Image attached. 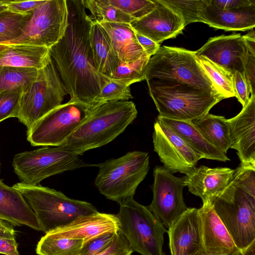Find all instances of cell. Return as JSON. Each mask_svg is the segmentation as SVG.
Masks as SVG:
<instances>
[{
	"label": "cell",
	"instance_id": "obj_1",
	"mask_svg": "<svg viewBox=\"0 0 255 255\" xmlns=\"http://www.w3.org/2000/svg\"><path fill=\"white\" fill-rule=\"evenodd\" d=\"M68 25L64 34L50 48V54L70 100L92 108L107 76L95 67L91 45L94 20L81 0H66Z\"/></svg>",
	"mask_w": 255,
	"mask_h": 255
},
{
	"label": "cell",
	"instance_id": "obj_2",
	"mask_svg": "<svg viewBox=\"0 0 255 255\" xmlns=\"http://www.w3.org/2000/svg\"><path fill=\"white\" fill-rule=\"evenodd\" d=\"M130 101L109 102L91 108L87 118L61 145L79 155L105 145L124 131L136 118Z\"/></svg>",
	"mask_w": 255,
	"mask_h": 255
},
{
	"label": "cell",
	"instance_id": "obj_3",
	"mask_svg": "<svg viewBox=\"0 0 255 255\" xmlns=\"http://www.w3.org/2000/svg\"><path fill=\"white\" fill-rule=\"evenodd\" d=\"M158 116L191 122L208 114L224 97L196 88L158 79L146 81Z\"/></svg>",
	"mask_w": 255,
	"mask_h": 255
},
{
	"label": "cell",
	"instance_id": "obj_4",
	"mask_svg": "<svg viewBox=\"0 0 255 255\" xmlns=\"http://www.w3.org/2000/svg\"><path fill=\"white\" fill-rule=\"evenodd\" d=\"M18 190L34 212L41 231L47 234L71 223L77 218L98 212L92 204L71 199L63 193L40 185L22 182Z\"/></svg>",
	"mask_w": 255,
	"mask_h": 255
},
{
	"label": "cell",
	"instance_id": "obj_5",
	"mask_svg": "<svg viewBox=\"0 0 255 255\" xmlns=\"http://www.w3.org/2000/svg\"><path fill=\"white\" fill-rule=\"evenodd\" d=\"M152 79L186 85L223 96L199 64L195 52L183 48L160 47L147 66L145 80Z\"/></svg>",
	"mask_w": 255,
	"mask_h": 255
},
{
	"label": "cell",
	"instance_id": "obj_6",
	"mask_svg": "<svg viewBox=\"0 0 255 255\" xmlns=\"http://www.w3.org/2000/svg\"><path fill=\"white\" fill-rule=\"evenodd\" d=\"M99 168L95 185L107 199L119 203L133 198L149 169L148 153L133 151L96 165Z\"/></svg>",
	"mask_w": 255,
	"mask_h": 255
},
{
	"label": "cell",
	"instance_id": "obj_7",
	"mask_svg": "<svg viewBox=\"0 0 255 255\" xmlns=\"http://www.w3.org/2000/svg\"><path fill=\"white\" fill-rule=\"evenodd\" d=\"M117 216L119 231L128 241L132 252L141 255H165L164 236L167 230L151 212L131 198L119 203Z\"/></svg>",
	"mask_w": 255,
	"mask_h": 255
},
{
	"label": "cell",
	"instance_id": "obj_8",
	"mask_svg": "<svg viewBox=\"0 0 255 255\" xmlns=\"http://www.w3.org/2000/svg\"><path fill=\"white\" fill-rule=\"evenodd\" d=\"M210 202L238 249L242 251L255 241V197L231 180Z\"/></svg>",
	"mask_w": 255,
	"mask_h": 255
},
{
	"label": "cell",
	"instance_id": "obj_9",
	"mask_svg": "<svg viewBox=\"0 0 255 255\" xmlns=\"http://www.w3.org/2000/svg\"><path fill=\"white\" fill-rule=\"evenodd\" d=\"M68 94L52 60L38 70L36 80L21 93L17 116L27 128L62 104Z\"/></svg>",
	"mask_w": 255,
	"mask_h": 255
},
{
	"label": "cell",
	"instance_id": "obj_10",
	"mask_svg": "<svg viewBox=\"0 0 255 255\" xmlns=\"http://www.w3.org/2000/svg\"><path fill=\"white\" fill-rule=\"evenodd\" d=\"M79 156L61 146H45L15 154L12 166L22 183L36 185L51 176L91 165Z\"/></svg>",
	"mask_w": 255,
	"mask_h": 255
},
{
	"label": "cell",
	"instance_id": "obj_11",
	"mask_svg": "<svg viewBox=\"0 0 255 255\" xmlns=\"http://www.w3.org/2000/svg\"><path fill=\"white\" fill-rule=\"evenodd\" d=\"M66 0H46L32 11L21 35L1 44H26L50 48L62 38L68 25Z\"/></svg>",
	"mask_w": 255,
	"mask_h": 255
},
{
	"label": "cell",
	"instance_id": "obj_12",
	"mask_svg": "<svg viewBox=\"0 0 255 255\" xmlns=\"http://www.w3.org/2000/svg\"><path fill=\"white\" fill-rule=\"evenodd\" d=\"M91 109L70 100L28 129L27 139L33 146H61L87 118Z\"/></svg>",
	"mask_w": 255,
	"mask_h": 255
},
{
	"label": "cell",
	"instance_id": "obj_13",
	"mask_svg": "<svg viewBox=\"0 0 255 255\" xmlns=\"http://www.w3.org/2000/svg\"><path fill=\"white\" fill-rule=\"evenodd\" d=\"M153 177V199L148 207L169 229L188 209L183 196L184 179L175 176L163 166L154 168Z\"/></svg>",
	"mask_w": 255,
	"mask_h": 255
},
{
	"label": "cell",
	"instance_id": "obj_14",
	"mask_svg": "<svg viewBox=\"0 0 255 255\" xmlns=\"http://www.w3.org/2000/svg\"><path fill=\"white\" fill-rule=\"evenodd\" d=\"M152 138L154 151L163 166L172 174H186L201 159L173 130L157 120Z\"/></svg>",
	"mask_w": 255,
	"mask_h": 255
},
{
	"label": "cell",
	"instance_id": "obj_15",
	"mask_svg": "<svg viewBox=\"0 0 255 255\" xmlns=\"http://www.w3.org/2000/svg\"><path fill=\"white\" fill-rule=\"evenodd\" d=\"M196 56L203 57L228 73H244V62L248 53L240 34L210 38L199 50Z\"/></svg>",
	"mask_w": 255,
	"mask_h": 255
},
{
	"label": "cell",
	"instance_id": "obj_16",
	"mask_svg": "<svg viewBox=\"0 0 255 255\" xmlns=\"http://www.w3.org/2000/svg\"><path fill=\"white\" fill-rule=\"evenodd\" d=\"M171 255H203L204 252L198 209L187 210L167 230Z\"/></svg>",
	"mask_w": 255,
	"mask_h": 255
},
{
	"label": "cell",
	"instance_id": "obj_17",
	"mask_svg": "<svg viewBox=\"0 0 255 255\" xmlns=\"http://www.w3.org/2000/svg\"><path fill=\"white\" fill-rule=\"evenodd\" d=\"M230 148L237 150L241 164L255 166V96L235 117L227 119Z\"/></svg>",
	"mask_w": 255,
	"mask_h": 255
},
{
	"label": "cell",
	"instance_id": "obj_18",
	"mask_svg": "<svg viewBox=\"0 0 255 255\" xmlns=\"http://www.w3.org/2000/svg\"><path fill=\"white\" fill-rule=\"evenodd\" d=\"M155 8L143 17L130 23L132 29L157 44L180 33L185 25L182 18L157 0Z\"/></svg>",
	"mask_w": 255,
	"mask_h": 255
},
{
	"label": "cell",
	"instance_id": "obj_19",
	"mask_svg": "<svg viewBox=\"0 0 255 255\" xmlns=\"http://www.w3.org/2000/svg\"><path fill=\"white\" fill-rule=\"evenodd\" d=\"M119 231L117 216L100 213L80 217L63 227L45 235L49 237L80 240L83 245L100 236Z\"/></svg>",
	"mask_w": 255,
	"mask_h": 255
},
{
	"label": "cell",
	"instance_id": "obj_20",
	"mask_svg": "<svg viewBox=\"0 0 255 255\" xmlns=\"http://www.w3.org/2000/svg\"><path fill=\"white\" fill-rule=\"evenodd\" d=\"M234 169L228 167H194L184 176L185 186L203 204L220 195L230 182Z\"/></svg>",
	"mask_w": 255,
	"mask_h": 255
},
{
	"label": "cell",
	"instance_id": "obj_21",
	"mask_svg": "<svg viewBox=\"0 0 255 255\" xmlns=\"http://www.w3.org/2000/svg\"><path fill=\"white\" fill-rule=\"evenodd\" d=\"M198 210L205 253L225 255L239 250L213 209L210 201L203 203Z\"/></svg>",
	"mask_w": 255,
	"mask_h": 255
},
{
	"label": "cell",
	"instance_id": "obj_22",
	"mask_svg": "<svg viewBox=\"0 0 255 255\" xmlns=\"http://www.w3.org/2000/svg\"><path fill=\"white\" fill-rule=\"evenodd\" d=\"M0 219L41 231L35 215L19 191L0 180Z\"/></svg>",
	"mask_w": 255,
	"mask_h": 255
},
{
	"label": "cell",
	"instance_id": "obj_23",
	"mask_svg": "<svg viewBox=\"0 0 255 255\" xmlns=\"http://www.w3.org/2000/svg\"><path fill=\"white\" fill-rule=\"evenodd\" d=\"M201 21L225 30L245 31L255 26V4L249 7L222 10L208 4L201 13Z\"/></svg>",
	"mask_w": 255,
	"mask_h": 255
},
{
	"label": "cell",
	"instance_id": "obj_24",
	"mask_svg": "<svg viewBox=\"0 0 255 255\" xmlns=\"http://www.w3.org/2000/svg\"><path fill=\"white\" fill-rule=\"evenodd\" d=\"M157 120L167 126L178 134L201 158L226 162L227 154L206 140L191 122L158 116Z\"/></svg>",
	"mask_w": 255,
	"mask_h": 255
},
{
	"label": "cell",
	"instance_id": "obj_25",
	"mask_svg": "<svg viewBox=\"0 0 255 255\" xmlns=\"http://www.w3.org/2000/svg\"><path fill=\"white\" fill-rule=\"evenodd\" d=\"M98 23L108 33L120 60L130 64L146 54L139 44L130 23Z\"/></svg>",
	"mask_w": 255,
	"mask_h": 255
},
{
	"label": "cell",
	"instance_id": "obj_26",
	"mask_svg": "<svg viewBox=\"0 0 255 255\" xmlns=\"http://www.w3.org/2000/svg\"><path fill=\"white\" fill-rule=\"evenodd\" d=\"M51 60L49 47L26 44L9 45L8 48L0 54V67L40 70L44 68Z\"/></svg>",
	"mask_w": 255,
	"mask_h": 255
},
{
	"label": "cell",
	"instance_id": "obj_27",
	"mask_svg": "<svg viewBox=\"0 0 255 255\" xmlns=\"http://www.w3.org/2000/svg\"><path fill=\"white\" fill-rule=\"evenodd\" d=\"M91 45L94 65L98 72L113 78L120 60L104 28L94 20L91 30Z\"/></svg>",
	"mask_w": 255,
	"mask_h": 255
},
{
	"label": "cell",
	"instance_id": "obj_28",
	"mask_svg": "<svg viewBox=\"0 0 255 255\" xmlns=\"http://www.w3.org/2000/svg\"><path fill=\"white\" fill-rule=\"evenodd\" d=\"M191 122L206 140L227 154L231 141L228 124L224 117L208 113Z\"/></svg>",
	"mask_w": 255,
	"mask_h": 255
},
{
	"label": "cell",
	"instance_id": "obj_29",
	"mask_svg": "<svg viewBox=\"0 0 255 255\" xmlns=\"http://www.w3.org/2000/svg\"><path fill=\"white\" fill-rule=\"evenodd\" d=\"M38 70L31 68L1 66L0 68V92L22 93L36 79Z\"/></svg>",
	"mask_w": 255,
	"mask_h": 255
},
{
	"label": "cell",
	"instance_id": "obj_30",
	"mask_svg": "<svg viewBox=\"0 0 255 255\" xmlns=\"http://www.w3.org/2000/svg\"><path fill=\"white\" fill-rule=\"evenodd\" d=\"M86 9L98 22L130 23L135 19L112 5L106 0H81Z\"/></svg>",
	"mask_w": 255,
	"mask_h": 255
},
{
	"label": "cell",
	"instance_id": "obj_31",
	"mask_svg": "<svg viewBox=\"0 0 255 255\" xmlns=\"http://www.w3.org/2000/svg\"><path fill=\"white\" fill-rule=\"evenodd\" d=\"M83 242L80 240L49 237L46 235L38 242V255H80Z\"/></svg>",
	"mask_w": 255,
	"mask_h": 255
},
{
	"label": "cell",
	"instance_id": "obj_32",
	"mask_svg": "<svg viewBox=\"0 0 255 255\" xmlns=\"http://www.w3.org/2000/svg\"><path fill=\"white\" fill-rule=\"evenodd\" d=\"M199 64L225 99L235 97L233 76L208 59L196 56Z\"/></svg>",
	"mask_w": 255,
	"mask_h": 255
},
{
	"label": "cell",
	"instance_id": "obj_33",
	"mask_svg": "<svg viewBox=\"0 0 255 255\" xmlns=\"http://www.w3.org/2000/svg\"><path fill=\"white\" fill-rule=\"evenodd\" d=\"M32 11L18 14L7 10L0 12V44L18 37L30 19Z\"/></svg>",
	"mask_w": 255,
	"mask_h": 255
},
{
	"label": "cell",
	"instance_id": "obj_34",
	"mask_svg": "<svg viewBox=\"0 0 255 255\" xmlns=\"http://www.w3.org/2000/svg\"><path fill=\"white\" fill-rule=\"evenodd\" d=\"M177 13L185 26L191 23L202 22L201 13L208 4L209 0H159Z\"/></svg>",
	"mask_w": 255,
	"mask_h": 255
},
{
	"label": "cell",
	"instance_id": "obj_35",
	"mask_svg": "<svg viewBox=\"0 0 255 255\" xmlns=\"http://www.w3.org/2000/svg\"><path fill=\"white\" fill-rule=\"evenodd\" d=\"M150 58L145 54L130 64L120 60L113 78L119 80L129 86L145 80L147 66Z\"/></svg>",
	"mask_w": 255,
	"mask_h": 255
},
{
	"label": "cell",
	"instance_id": "obj_36",
	"mask_svg": "<svg viewBox=\"0 0 255 255\" xmlns=\"http://www.w3.org/2000/svg\"><path fill=\"white\" fill-rule=\"evenodd\" d=\"M132 98L130 86L119 80L107 76L105 84L100 93L95 99L93 107L109 102L128 101Z\"/></svg>",
	"mask_w": 255,
	"mask_h": 255
},
{
	"label": "cell",
	"instance_id": "obj_37",
	"mask_svg": "<svg viewBox=\"0 0 255 255\" xmlns=\"http://www.w3.org/2000/svg\"><path fill=\"white\" fill-rule=\"evenodd\" d=\"M124 12L139 19L152 11L157 4V0H106Z\"/></svg>",
	"mask_w": 255,
	"mask_h": 255
},
{
	"label": "cell",
	"instance_id": "obj_38",
	"mask_svg": "<svg viewBox=\"0 0 255 255\" xmlns=\"http://www.w3.org/2000/svg\"><path fill=\"white\" fill-rule=\"evenodd\" d=\"M231 180L246 192L255 197V166L240 164Z\"/></svg>",
	"mask_w": 255,
	"mask_h": 255
},
{
	"label": "cell",
	"instance_id": "obj_39",
	"mask_svg": "<svg viewBox=\"0 0 255 255\" xmlns=\"http://www.w3.org/2000/svg\"><path fill=\"white\" fill-rule=\"evenodd\" d=\"M21 93L0 92V122L9 118H17Z\"/></svg>",
	"mask_w": 255,
	"mask_h": 255
},
{
	"label": "cell",
	"instance_id": "obj_40",
	"mask_svg": "<svg viewBox=\"0 0 255 255\" xmlns=\"http://www.w3.org/2000/svg\"><path fill=\"white\" fill-rule=\"evenodd\" d=\"M116 233L104 234L84 244L80 255H96L103 252L111 244Z\"/></svg>",
	"mask_w": 255,
	"mask_h": 255
},
{
	"label": "cell",
	"instance_id": "obj_41",
	"mask_svg": "<svg viewBox=\"0 0 255 255\" xmlns=\"http://www.w3.org/2000/svg\"><path fill=\"white\" fill-rule=\"evenodd\" d=\"M132 252L128 241L119 231L111 244L96 255H131Z\"/></svg>",
	"mask_w": 255,
	"mask_h": 255
},
{
	"label": "cell",
	"instance_id": "obj_42",
	"mask_svg": "<svg viewBox=\"0 0 255 255\" xmlns=\"http://www.w3.org/2000/svg\"><path fill=\"white\" fill-rule=\"evenodd\" d=\"M232 76L235 97L244 107L248 103L251 94L244 73L236 71Z\"/></svg>",
	"mask_w": 255,
	"mask_h": 255
},
{
	"label": "cell",
	"instance_id": "obj_43",
	"mask_svg": "<svg viewBox=\"0 0 255 255\" xmlns=\"http://www.w3.org/2000/svg\"><path fill=\"white\" fill-rule=\"evenodd\" d=\"M211 6L222 10L236 9L255 4L254 0H209Z\"/></svg>",
	"mask_w": 255,
	"mask_h": 255
},
{
	"label": "cell",
	"instance_id": "obj_44",
	"mask_svg": "<svg viewBox=\"0 0 255 255\" xmlns=\"http://www.w3.org/2000/svg\"><path fill=\"white\" fill-rule=\"evenodd\" d=\"M244 73L252 96H255V56L248 53L244 62Z\"/></svg>",
	"mask_w": 255,
	"mask_h": 255
},
{
	"label": "cell",
	"instance_id": "obj_45",
	"mask_svg": "<svg viewBox=\"0 0 255 255\" xmlns=\"http://www.w3.org/2000/svg\"><path fill=\"white\" fill-rule=\"evenodd\" d=\"M43 0H14L7 5V10L18 14H26L32 11L37 7L43 4Z\"/></svg>",
	"mask_w": 255,
	"mask_h": 255
},
{
	"label": "cell",
	"instance_id": "obj_46",
	"mask_svg": "<svg viewBox=\"0 0 255 255\" xmlns=\"http://www.w3.org/2000/svg\"><path fill=\"white\" fill-rule=\"evenodd\" d=\"M134 33L139 44L144 52L150 57L155 54L160 47V44L156 43L150 39L135 31Z\"/></svg>",
	"mask_w": 255,
	"mask_h": 255
},
{
	"label": "cell",
	"instance_id": "obj_47",
	"mask_svg": "<svg viewBox=\"0 0 255 255\" xmlns=\"http://www.w3.org/2000/svg\"><path fill=\"white\" fill-rule=\"evenodd\" d=\"M18 244L15 239L0 238V254L4 255H19Z\"/></svg>",
	"mask_w": 255,
	"mask_h": 255
},
{
	"label": "cell",
	"instance_id": "obj_48",
	"mask_svg": "<svg viewBox=\"0 0 255 255\" xmlns=\"http://www.w3.org/2000/svg\"><path fill=\"white\" fill-rule=\"evenodd\" d=\"M247 50L249 53L255 56V31L249 32L242 36Z\"/></svg>",
	"mask_w": 255,
	"mask_h": 255
},
{
	"label": "cell",
	"instance_id": "obj_49",
	"mask_svg": "<svg viewBox=\"0 0 255 255\" xmlns=\"http://www.w3.org/2000/svg\"><path fill=\"white\" fill-rule=\"evenodd\" d=\"M0 238L15 239L14 229L4 224L1 220H0Z\"/></svg>",
	"mask_w": 255,
	"mask_h": 255
},
{
	"label": "cell",
	"instance_id": "obj_50",
	"mask_svg": "<svg viewBox=\"0 0 255 255\" xmlns=\"http://www.w3.org/2000/svg\"><path fill=\"white\" fill-rule=\"evenodd\" d=\"M243 255H255V241L242 250Z\"/></svg>",
	"mask_w": 255,
	"mask_h": 255
},
{
	"label": "cell",
	"instance_id": "obj_51",
	"mask_svg": "<svg viewBox=\"0 0 255 255\" xmlns=\"http://www.w3.org/2000/svg\"><path fill=\"white\" fill-rule=\"evenodd\" d=\"M203 255H212V254H208L204 253ZM243 255V252L242 250H239L235 252L229 253L225 255Z\"/></svg>",
	"mask_w": 255,
	"mask_h": 255
},
{
	"label": "cell",
	"instance_id": "obj_52",
	"mask_svg": "<svg viewBox=\"0 0 255 255\" xmlns=\"http://www.w3.org/2000/svg\"><path fill=\"white\" fill-rule=\"evenodd\" d=\"M11 1V0H0V7L7 6Z\"/></svg>",
	"mask_w": 255,
	"mask_h": 255
},
{
	"label": "cell",
	"instance_id": "obj_53",
	"mask_svg": "<svg viewBox=\"0 0 255 255\" xmlns=\"http://www.w3.org/2000/svg\"><path fill=\"white\" fill-rule=\"evenodd\" d=\"M9 47V45L0 44V54L7 49Z\"/></svg>",
	"mask_w": 255,
	"mask_h": 255
},
{
	"label": "cell",
	"instance_id": "obj_54",
	"mask_svg": "<svg viewBox=\"0 0 255 255\" xmlns=\"http://www.w3.org/2000/svg\"><path fill=\"white\" fill-rule=\"evenodd\" d=\"M7 10V6L0 7V12Z\"/></svg>",
	"mask_w": 255,
	"mask_h": 255
},
{
	"label": "cell",
	"instance_id": "obj_55",
	"mask_svg": "<svg viewBox=\"0 0 255 255\" xmlns=\"http://www.w3.org/2000/svg\"></svg>",
	"mask_w": 255,
	"mask_h": 255
},
{
	"label": "cell",
	"instance_id": "obj_56",
	"mask_svg": "<svg viewBox=\"0 0 255 255\" xmlns=\"http://www.w3.org/2000/svg\"></svg>",
	"mask_w": 255,
	"mask_h": 255
}]
</instances>
